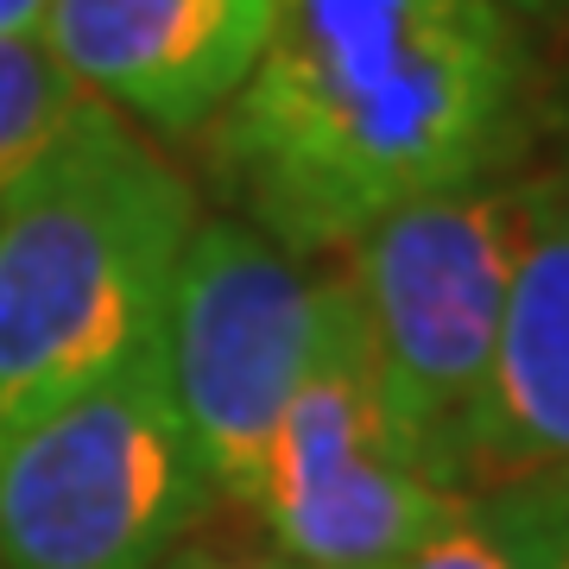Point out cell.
Wrapping results in <instances>:
<instances>
[{
  "label": "cell",
  "instance_id": "1",
  "mask_svg": "<svg viewBox=\"0 0 569 569\" xmlns=\"http://www.w3.org/2000/svg\"><path fill=\"white\" fill-rule=\"evenodd\" d=\"M538 63L507 0H272V32L209 121V171L298 260L392 209L526 159Z\"/></svg>",
  "mask_w": 569,
  "mask_h": 569
},
{
  "label": "cell",
  "instance_id": "11",
  "mask_svg": "<svg viewBox=\"0 0 569 569\" xmlns=\"http://www.w3.org/2000/svg\"><path fill=\"white\" fill-rule=\"evenodd\" d=\"M399 569H519V563H512L507 538H500V526L481 500H449L443 519L418 538V550Z\"/></svg>",
  "mask_w": 569,
  "mask_h": 569
},
{
  "label": "cell",
  "instance_id": "10",
  "mask_svg": "<svg viewBox=\"0 0 569 569\" xmlns=\"http://www.w3.org/2000/svg\"><path fill=\"white\" fill-rule=\"evenodd\" d=\"M493 512L519 569H569V475L550 481H519V488L475 493Z\"/></svg>",
  "mask_w": 569,
  "mask_h": 569
},
{
  "label": "cell",
  "instance_id": "2",
  "mask_svg": "<svg viewBox=\"0 0 569 569\" xmlns=\"http://www.w3.org/2000/svg\"><path fill=\"white\" fill-rule=\"evenodd\" d=\"M203 197L114 108L77 96L0 203V430L159 342Z\"/></svg>",
  "mask_w": 569,
  "mask_h": 569
},
{
  "label": "cell",
  "instance_id": "5",
  "mask_svg": "<svg viewBox=\"0 0 569 569\" xmlns=\"http://www.w3.org/2000/svg\"><path fill=\"white\" fill-rule=\"evenodd\" d=\"M449 500L392 425L348 272L323 266L317 348L241 512L305 569H399Z\"/></svg>",
  "mask_w": 569,
  "mask_h": 569
},
{
  "label": "cell",
  "instance_id": "13",
  "mask_svg": "<svg viewBox=\"0 0 569 569\" xmlns=\"http://www.w3.org/2000/svg\"><path fill=\"white\" fill-rule=\"evenodd\" d=\"M44 0H0V39H39Z\"/></svg>",
  "mask_w": 569,
  "mask_h": 569
},
{
  "label": "cell",
  "instance_id": "14",
  "mask_svg": "<svg viewBox=\"0 0 569 569\" xmlns=\"http://www.w3.org/2000/svg\"><path fill=\"white\" fill-rule=\"evenodd\" d=\"M512 13H531V20H569V0H507Z\"/></svg>",
  "mask_w": 569,
  "mask_h": 569
},
{
  "label": "cell",
  "instance_id": "6",
  "mask_svg": "<svg viewBox=\"0 0 569 569\" xmlns=\"http://www.w3.org/2000/svg\"><path fill=\"white\" fill-rule=\"evenodd\" d=\"M323 323V272L241 216H203L171 279L159 367L222 507H247Z\"/></svg>",
  "mask_w": 569,
  "mask_h": 569
},
{
  "label": "cell",
  "instance_id": "4",
  "mask_svg": "<svg viewBox=\"0 0 569 569\" xmlns=\"http://www.w3.org/2000/svg\"><path fill=\"white\" fill-rule=\"evenodd\" d=\"M216 507L159 342L0 430V569H159Z\"/></svg>",
  "mask_w": 569,
  "mask_h": 569
},
{
  "label": "cell",
  "instance_id": "12",
  "mask_svg": "<svg viewBox=\"0 0 569 569\" xmlns=\"http://www.w3.org/2000/svg\"><path fill=\"white\" fill-rule=\"evenodd\" d=\"M159 569H305V563H291L266 538H203V531H190Z\"/></svg>",
  "mask_w": 569,
  "mask_h": 569
},
{
  "label": "cell",
  "instance_id": "9",
  "mask_svg": "<svg viewBox=\"0 0 569 569\" xmlns=\"http://www.w3.org/2000/svg\"><path fill=\"white\" fill-rule=\"evenodd\" d=\"M77 89L39 39H0V203L63 127Z\"/></svg>",
  "mask_w": 569,
  "mask_h": 569
},
{
  "label": "cell",
  "instance_id": "3",
  "mask_svg": "<svg viewBox=\"0 0 569 569\" xmlns=\"http://www.w3.org/2000/svg\"><path fill=\"white\" fill-rule=\"evenodd\" d=\"M519 234L526 178H493L392 209L336 260L361 305L392 425L430 488L456 500H468L475 425L493 380Z\"/></svg>",
  "mask_w": 569,
  "mask_h": 569
},
{
  "label": "cell",
  "instance_id": "7",
  "mask_svg": "<svg viewBox=\"0 0 569 569\" xmlns=\"http://www.w3.org/2000/svg\"><path fill=\"white\" fill-rule=\"evenodd\" d=\"M272 32V0H44L39 44L70 89L140 133H209Z\"/></svg>",
  "mask_w": 569,
  "mask_h": 569
},
{
  "label": "cell",
  "instance_id": "8",
  "mask_svg": "<svg viewBox=\"0 0 569 569\" xmlns=\"http://www.w3.org/2000/svg\"><path fill=\"white\" fill-rule=\"evenodd\" d=\"M550 475H569V171L526 178V234L475 425L468 500Z\"/></svg>",
  "mask_w": 569,
  "mask_h": 569
}]
</instances>
